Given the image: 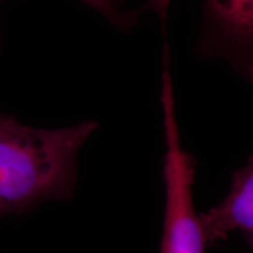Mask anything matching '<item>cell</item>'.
<instances>
[{
	"label": "cell",
	"mask_w": 253,
	"mask_h": 253,
	"mask_svg": "<svg viewBox=\"0 0 253 253\" xmlns=\"http://www.w3.org/2000/svg\"><path fill=\"white\" fill-rule=\"evenodd\" d=\"M96 129L91 120L63 128H34L0 113V219L71 198L79 153Z\"/></svg>",
	"instance_id": "1"
},
{
	"label": "cell",
	"mask_w": 253,
	"mask_h": 253,
	"mask_svg": "<svg viewBox=\"0 0 253 253\" xmlns=\"http://www.w3.org/2000/svg\"><path fill=\"white\" fill-rule=\"evenodd\" d=\"M160 102L166 142L162 169L166 202L160 253H205L208 243L192 195L196 162L182 145L168 52H164Z\"/></svg>",
	"instance_id": "2"
},
{
	"label": "cell",
	"mask_w": 253,
	"mask_h": 253,
	"mask_svg": "<svg viewBox=\"0 0 253 253\" xmlns=\"http://www.w3.org/2000/svg\"><path fill=\"white\" fill-rule=\"evenodd\" d=\"M197 52L253 82V0H203Z\"/></svg>",
	"instance_id": "3"
},
{
	"label": "cell",
	"mask_w": 253,
	"mask_h": 253,
	"mask_svg": "<svg viewBox=\"0 0 253 253\" xmlns=\"http://www.w3.org/2000/svg\"><path fill=\"white\" fill-rule=\"evenodd\" d=\"M205 240L216 244L231 233L253 237V157L235 172L229 194L219 204L201 214Z\"/></svg>",
	"instance_id": "4"
},
{
	"label": "cell",
	"mask_w": 253,
	"mask_h": 253,
	"mask_svg": "<svg viewBox=\"0 0 253 253\" xmlns=\"http://www.w3.org/2000/svg\"><path fill=\"white\" fill-rule=\"evenodd\" d=\"M82 2L89 6L93 9L107 19L110 24L114 26L121 28V30H126L131 27L136 23V19L138 18L137 11L128 12V13H122L119 11L112 0H81Z\"/></svg>",
	"instance_id": "5"
},
{
	"label": "cell",
	"mask_w": 253,
	"mask_h": 253,
	"mask_svg": "<svg viewBox=\"0 0 253 253\" xmlns=\"http://www.w3.org/2000/svg\"><path fill=\"white\" fill-rule=\"evenodd\" d=\"M171 4V0H147L144 5L141 8L136 9L138 14H142L145 11L154 12L157 15L161 21V26L163 28V32L166 31L168 13H169V7Z\"/></svg>",
	"instance_id": "6"
},
{
	"label": "cell",
	"mask_w": 253,
	"mask_h": 253,
	"mask_svg": "<svg viewBox=\"0 0 253 253\" xmlns=\"http://www.w3.org/2000/svg\"><path fill=\"white\" fill-rule=\"evenodd\" d=\"M249 244H250V253H253V237L249 238Z\"/></svg>",
	"instance_id": "7"
},
{
	"label": "cell",
	"mask_w": 253,
	"mask_h": 253,
	"mask_svg": "<svg viewBox=\"0 0 253 253\" xmlns=\"http://www.w3.org/2000/svg\"><path fill=\"white\" fill-rule=\"evenodd\" d=\"M1 1H2V0H0V4H1Z\"/></svg>",
	"instance_id": "8"
}]
</instances>
